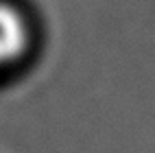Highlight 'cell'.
<instances>
[{"label": "cell", "mask_w": 155, "mask_h": 153, "mask_svg": "<svg viewBox=\"0 0 155 153\" xmlns=\"http://www.w3.org/2000/svg\"><path fill=\"white\" fill-rule=\"evenodd\" d=\"M26 48V22L13 7L0 2V68L9 66Z\"/></svg>", "instance_id": "obj_1"}]
</instances>
